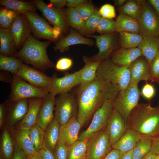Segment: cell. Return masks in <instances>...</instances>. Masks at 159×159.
<instances>
[{
  "label": "cell",
  "instance_id": "obj_40",
  "mask_svg": "<svg viewBox=\"0 0 159 159\" xmlns=\"http://www.w3.org/2000/svg\"><path fill=\"white\" fill-rule=\"evenodd\" d=\"M29 130L31 139L37 152L43 147L45 130L37 123Z\"/></svg>",
  "mask_w": 159,
  "mask_h": 159
},
{
  "label": "cell",
  "instance_id": "obj_60",
  "mask_svg": "<svg viewBox=\"0 0 159 159\" xmlns=\"http://www.w3.org/2000/svg\"><path fill=\"white\" fill-rule=\"evenodd\" d=\"M126 1V0H115L114 1V2L117 6L120 7L123 6Z\"/></svg>",
  "mask_w": 159,
  "mask_h": 159
},
{
  "label": "cell",
  "instance_id": "obj_4",
  "mask_svg": "<svg viewBox=\"0 0 159 159\" xmlns=\"http://www.w3.org/2000/svg\"><path fill=\"white\" fill-rule=\"evenodd\" d=\"M99 76L119 87L125 89L130 84V74L128 66H120L108 59L102 61L97 71Z\"/></svg>",
  "mask_w": 159,
  "mask_h": 159
},
{
  "label": "cell",
  "instance_id": "obj_17",
  "mask_svg": "<svg viewBox=\"0 0 159 159\" xmlns=\"http://www.w3.org/2000/svg\"><path fill=\"white\" fill-rule=\"evenodd\" d=\"M86 37L94 38L96 40V45L99 51L96 54L91 57L94 60L102 62L108 59L112 51L117 47L116 39L112 33Z\"/></svg>",
  "mask_w": 159,
  "mask_h": 159
},
{
  "label": "cell",
  "instance_id": "obj_39",
  "mask_svg": "<svg viewBox=\"0 0 159 159\" xmlns=\"http://www.w3.org/2000/svg\"><path fill=\"white\" fill-rule=\"evenodd\" d=\"M98 11L96 9L86 21L81 28L79 31V33L82 35H90L95 31L97 25L101 18Z\"/></svg>",
  "mask_w": 159,
  "mask_h": 159
},
{
  "label": "cell",
  "instance_id": "obj_25",
  "mask_svg": "<svg viewBox=\"0 0 159 159\" xmlns=\"http://www.w3.org/2000/svg\"><path fill=\"white\" fill-rule=\"evenodd\" d=\"M10 129L15 145L24 152L26 156L37 153L31 139L29 130L14 127Z\"/></svg>",
  "mask_w": 159,
  "mask_h": 159
},
{
  "label": "cell",
  "instance_id": "obj_28",
  "mask_svg": "<svg viewBox=\"0 0 159 159\" xmlns=\"http://www.w3.org/2000/svg\"><path fill=\"white\" fill-rule=\"evenodd\" d=\"M60 125L54 118L45 130L43 147L53 153L58 141Z\"/></svg>",
  "mask_w": 159,
  "mask_h": 159
},
{
  "label": "cell",
  "instance_id": "obj_38",
  "mask_svg": "<svg viewBox=\"0 0 159 159\" xmlns=\"http://www.w3.org/2000/svg\"><path fill=\"white\" fill-rule=\"evenodd\" d=\"M120 13L130 16L139 21L141 13L140 0H129L119 7Z\"/></svg>",
  "mask_w": 159,
  "mask_h": 159
},
{
  "label": "cell",
  "instance_id": "obj_51",
  "mask_svg": "<svg viewBox=\"0 0 159 159\" xmlns=\"http://www.w3.org/2000/svg\"><path fill=\"white\" fill-rule=\"evenodd\" d=\"M125 153L112 149L103 159H122Z\"/></svg>",
  "mask_w": 159,
  "mask_h": 159
},
{
  "label": "cell",
  "instance_id": "obj_52",
  "mask_svg": "<svg viewBox=\"0 0 159 159\" xmlns=\"http://www.w3.org/2000/svg\"><path fill=\"white\" fill-rule=\"evenodd\" d=\"M6 113V102L0 105V128L3 127L5 121Z\"/></svg>",
  "mask_w": 159,
  "mask_h": 159
},
{
  "label": "cell",
  "instance_id": "obj_59",
  "mask_svg": "<svg viewBox=\"0 0 159 159\" xmlns=\"http://www.w3.org/2000/svg\"><path fill=\"white\" fill-rule=\"evenodd\" d=\"M132 151L133 149L125 153L122 159H132Z\"/></svg>",
  "mask_w": 159,
  "mask_h": 159
},
{
  "label": "cell",
  "instance_id": "obj_62",
  "mask_svg": "<svg viewBox=\"0 0 159 159\" xmlns=\"http://www.w3.org/2000/svg\"><path fill=\"white\" fill-rule=\"evenodd\" d=\"M26 159H39L37 153L29 155L26 157Z\"/></svg>",
  "mask_w": 159,
  "mask_h": 159
},
{
  "label": "cell",
  "instance_id": "obj_32",
  "mask_svg": "<svg viewBox=\"0 0 159 159\" xmlns=\"http://www.w3.org/2000/svg\"><path fill=\"white\" fill-rule=\"evenodd\" d=\"M0 55L12 57L17 52L9 28H0Z\"/></svg>",
  "mask_w": 159,
  "mask_h": 159
},
{
  "label": "cell",
  "instance_id": "obj_37",
  "mask_svg": "<svg viewBox=\"0 0 159 159\" xmlns=\"http://www.w3.org/2000/svg\"><path fill=\"white\" fill-rule=\"evenodd\" d=\"M121 48H129L138 47L143 39L140 34L123 32L119 33Z\"/></svg>",
  "mask_w": 159,
  "mask_h": 159
},
{
  "label": "cell",
  "instance_id": "obj_46",
  "mask_svg": "<svg viewBox=\"0 0 159 159\" xmlns=\"http://www.w3.org/2000/svg\"><path fill=\"white\" fill-rule=\"evenodd\" d=\"M67 147L61 140L58 139L53 153L54 159H67Z\"/></svg>",
  "mask_w": 159,
  "mask_h": 159
},
{
  "label": "cell",
  "instance_id": "obj_30",
  "mask_svg": "<svg viewBox=\"0 0 159 159\" xmlns=\"http://www.w3.org/2000/svg\"><path fill=\"white\" fill-rule=\"evenodd\" d=\"M83 60L85 65L80 70V84L90 82L95 79L97 69L102 62L85 56L83 57Z\"/></svg>",
  "mask_w": 159,
  "mask_h": 159
},
{
  "label": "cell",
  "instance_id": "obj_2",
  "mask_svg": "<svg viewBox=\"0 0 159 159\" xmlns=\"http://www.w3.org/2000/svg\"><path fill=\"white\" fill-rule=\"evenodd\" d=\"M127 125L142 135L153 138L159 135V105L138 103L131 112Z\"/></svg>",
  "mask_w": 159,
  "mask_h": 159
},
{
  "label": "cell",
  "instance_id": "obj_61",
  "mask_svg": "<svg viewBox=\"0 0 159 159\" xmlns=\"http://www.w3.org/2000/svg\"><path fill=\"white\" fill-rule=\"evenodd\" d=\"M155 155L150 151L141 159H153Z\"/></svg>",
  "mask_w": 159,
  "mask_h": 159
},
{
  "label": "cell",
  "instance_id": "obj_18",
  "mask_svg": "<svg viewBox=\"0 0 159 159\" xmlns=\"http://www.w3.org/2000/svg\"><path fill=\"white\" fill-rule=\"evenodd\" d=\"M106 127L112 145L120 139L128 128L122 116L114 109Z\"/></svg>",
  "mask_w": 159,
  "mask_h": 159
},
{
  "label": "cell",
  "instance_id": "obj_23",
  "mask_svg": "<svg viewBox=\"0 0 159 159\" xmlns=\"http://www.w3.org/2000/svg\"><path fill=\"white\" fill-rule=\"evenodd\" d=\"M143 56L138 47L124 48H121L114 51L111 60L115 64L120 66H129L137 59Z\"/></svg>",
  "mask_w": 159,
  "mask_h": 159
},
{
  "label": "cell",
  "instance_id": "obj_10",
  "mask_svg": "<svg viewBox=\"0 0 159 159\" xmlns=\"http://www.w3.org/2000/svg\"><path fill=\"white\" fill-rule=\"evenodd\" d=\"M11 91L9 100L15 102L32 98H44L49 93L26 82L16 74H13Z\"/></svg>",
  "mask_w": 159,
  "mask_h": 159
},
{
  "label": "cell",
  "instance_id": "obj_29",
  "mask_svg": "<svg viewBox=\"0 0 159 159\" xmlns=\"http://www.w3.org/2000/svg\"><path fill=\"white\" fill-rule=\"evenodd\" d=\"M15 149L14 140L8 129L5 127L1 137L0 159H12Z\"/></svg>",
  "mask_w": 159,
  "mask_h": 159
},
{
  "label": "cell",
  "instance_id": "obj_48",
  "mask_svg": "<svg viewBox=\"0 0 159 159\" xmlns=\"http://www.w3.org/2000/svg\"><path fill=\"white\" fill-rule=\"evenodd\" d=\"M140 94L146 100H150L152 99L155 94V90L154 86L146 82L142 87Z\"/></svg>",
  "mask_w": 159,
  "mask_h": 159
},
{
  "label": "cell",
  "instance_id": "obj_54",
  "mask_svg": "<svg viewBox=\"0 0 159 159\" xmlns=\"http://www.w3.org/2000/svg\"><path fill=\"white\" fill-rule=\"evenodd\" d=\"M67 0H50L49 3L51 6L56 8L62 9L66 5Z\"/></svg>",
  "mask_w": 159,
  "mask_h": 159
},
{
  "label": "cell",
  "instance_id": "obj_58",
  "mask_svg": "<svg viewBox=\"0 0 159 159\" xmlns=\"http://www.w3.org/2000/svg\"><path fill=\"white\" fill-rule=\"evenodd\" d=\"M148 1L159 16V0H149Z\"/></svg>",
  "mask_w": 159,
  "mask_h": 159
},
{
  "label": "cell",
  "instance_id": "obj_15",
  "mask_svg": "<svg viewBox=\"0 0 159 159\" xmlns=\"http://www.w3.org/2000/svg\"><path fill=\"white\" fill-rule=\"evenodd\" d=\"M9 29L16 49L21 48L32 35L30 26L25 14H19Z\"/></svg>",
  "mask_w": 159,
  "mask_h": 159
},
{
  "label": "cell",
  "instance_id": "obj_31",
  "mask_svg": "<svg viewBox=\"0 0 159 159\" xmlns=\"http://www.w3.org/2000/svg\"><path fill=\"white\" fill-rule=\"evenodd\" d=\"M116 32L140 34L139 22L135 19L120 13L115 21Z\"/></svg>",
  "mask_w": 159,
  "mask_h": 159
},
{
  "label": "cell",
  "instance_id": "obj_63",
  "mask_svg": "<svg viewBox=\"0 0 159 159\" xmlns=\"http://www.w3.org/2000/svg\"><path fill=\"white\" fill-rule=\"evenodd\" d=\"M153 159H159V155H155Z\"/></svg>",
  "mask_w": 159,
  "mask_h": 159
},
{
  "label": "cell",
  "instance_id": "obj_34",
  "mask_svg": "<svg viewBox=\"0 0 159 159\" xmlns=\"http://www.w3.org/2000/svg\"><path fill=\"white\" fill-rule=\"evenodd\" d=\"M87 139L77 140L72 145L67 147V159H87Z\"/></svg>",
  "mask_w": 159,
  "mask_h": 159
},
{
  "label": "cell",
  "instance_id": "obj_13",
  "mask_svg": "<svg viewBox=\"0 0 159 159\" xmlns=\"http://www.w3.org/2000/svg\"><path fill=\"white\" fill-rule=\"evenodd\" d=\"M33 2L50 24L60 29L62 32H66L68 24L65 13L62 9L48 5L42 0H35Z\"/></svg>",
  "mask_w": 159,
  "mask_h": 159
},
{
  "label": "cell",
  "instance_id": "obj_35",
  "mask_svg": "<svg viewBox=\"0 0 159 159\" xmlns=\"http://www.w3.org/2000/svg\"><path fill=\"white\" fill-rule=\"evenodd\" d=\"M153 138L149 136L142 135L133 149L132 159H141L150 151Z\"/></svg>",
  "mask_w": 159,
  "mask_h": 159
},
{
  "label": "cell",
  "instance_id": "obj_5",
  "mask_svg": "<svg viewBox=\"0 0 159 159\" xmlns=\"http://www.w3.org/2000/svg\"><path fill=\"white\" fill-rule=\"evenodd\" d=\"M140 95L138 84H130L126 88L120 90L112 100L113 109L122 116L126 124L131 112L138 104Z\"/></svg>",
  "mask_w": 159,
  "mask_h": 159
},
{
  "label": "cell",
  "instance_id": "obj_8",
  "mask_svg": "<svg viewBox=\"0 0 159 159\" xmlns=\"http://www.w3.org/2000/svg\"><path fill=\"white\" fill-rule=\"evenodd\" d=\"M141 13L138 22L143 36H159V16L149 3L140 0Z\"/></svg>",
  "mask_w": 159,
  "mask_h": 159
},
{
  "label": "cell",
  "instance_id": "obj_7",
  "mask_svg": "<svg viewBox=\"0 0 159 159\" xmlns=\"http://www.w3.org/2000/svg\"><path fill=\"white\" fill-rule=\"evenodd\" d=\"M54 117L60 125L77 116L78 107L74 96L69 92L58 95L55 98Z\"/></svg>",
  "mask_w": 159,
  "mask_h": 159
},
{
  "label": "cell",
  "instance_id": "obj_16",
  "mask_svg": "<svg viewBox=\"0 0 159 159\" xmlns=\"http://www.w3.org/2000/svg\"><path fill=\"white\" fill-rule=\"evenodd\" d=\"M80 70L72 73H67L57 77L56 74L52 77L50 92L56 96L69 92L73 88L80 84Z\"/></svg>",
  "mask_w": 159,
  "mask_h": 159
},
{
  "label": "cell",
  "instance_id": "obj_53",
  "mask_svg": "<svg viewBox=\"0 0 159 159\" xmlns=\"http://www.w3.org/2000/svg\"><path fill=\"white\" fill-rule=\"evenodd\" d=\"M150 151L155 155H159V135L153 138Z\"/></svg>",
  "mask_w": 159,
  "mask_h": 159
},
{
  "label": "cell",
  "instance_id": "obj_27",
  "mask_svg": "<svg viewBox=\"0 0 159 159\" xmlns=\"http://www.w3.org/2000/svg\"><path fill=\"white\" fill-rule=\"evenodd\" d=\"M138 47L150 66L159 51V36H143V39Z\"/></svg>",
  "mask_w": 159,
  "mask_h": 159
},
{
  "label": "cell",
  "instance_id": "obj_57",
  "mask_svg": "<svg viewBox=\"0 0 159 159\" xmlns=\"http://www.w3.org/2000/svg\"><path fill=\"white\" fill-rule=\"evenodd\" d=\"M12 78L7 71H3L0 73L1 81L11 83Z\"/></svg>",
  "mask_w": 159,
  "mask_h": 159
},
{
  "label": "cell",
  "instance_id": "obj_12",
  "mask_svg": "<svg viewBox=\"0 0 159 159\" xmlns=\"http://www.w3.org/2000/svg\"><path fill=\"white\" fill-rule=\"evenodd\" d=\"M16 75L32 85L48 93L50 92L52 77L24 64Z\"/></svg>",
  "mask_w": 159,
  "mask_h": 159
},
{
  "label": "cell",
  "instance_id": "obj_6",
  "mask_svg": "<svg viewBox=\"0 0 159 159\" xmlns=\"http://www.w3.org/2000/svg\"><path fill=\"white\" fill-rule=\"evenodd\" d=\"M26 17L34 37L55 41L60 36L62 32L59 28L52 27L45 20L35 12H29Z\"/></svg>",
  "mask_w": 159,
  "mask_h": 159
},
{
  "label": "cell",
  "instance_id": "obj_19",
  "mask_svg": "<svg viewBox=\"0 0 159 159\" xmlns=\"http://www.w3.org/2000/svg\"><path fill=\"white\" fill-rule=\"evenodd\" d=\"M55 96V95L50 92L44 97L38 112L37 123L44 130L54 117L53 112Z\"/></svg>",
  "mask_w": 159,
  "mask_h": 159
},
{
  "label": "cell",
  "instance_id": "obj_33",
  "mask_svg": "<svg viewBox=\"0 0 159 159\" xmlns=\"http://www.w3.org/2000/svg\"><path fill=\"white\" fill-rule=\"evenodd\" d=\"M1 5L17 12L25 14L29 12H35L37 9L33 1L17 0H1Z\"/></svg>",
  "mask_w": 159,
  "mask_h": 159
},
{
  "label": "cell",
  "instance_id": "obj_45",
  "mask_svg": "<svg viewBox=\"0 0 159 159\" xmlns=\"http://www.w3.org/2000/svg\"><path fill=\"white\" fill-rule=\"evenodd\" d=\"M149 81L159 85V51L151 64L150 77Z\"/></svg>",
  "mask_w": 159,
  "mask_h": 159
},
{
  "label": "cell",
  "instance_id": "obj_55",
  "mask_svg": "<svg viewBox=\"0 0 159 159\" xmlns=\"http://www.w3.org/2000/svg\"><path fill=\"white\" fill-rule=\"evenodd\" d=\"M26 155L21 149L15 145V149L12 159H26Z\"/></svg>",
  "mask_w": 159,
  "mask_h": 159
},
{
  "label": "cell",
  "instance_id": "obj_50",
  "mask_svg": "<svg viewBox=\"0 0 159 159\" xmlns=\"http://www.w3.org/2000/svg\"><path fill=\"white\" fill-rule=\"evenodd\" d=\"M37 154L39 159H54L53 153L45 147L39 150Z\"/></svg>",
  "mask_w": 159,
  "mask_h": 159
},
{
  "label": "cell",
  "instance_id": "obj_26",
  "mask_svg": "<svg viewBox=\"0 0 159 159\" xmlns=\"http://www.w3.org/2000/svg\"><path fill=\"white\" fill-rule=\"evenodd\" d=\"M142 135L128 127L120 139L112 145V149L126 153L134 148Z\"/></svg>",
  "mask_w": 159,
  "mask_h": 159
},
{
  "label": "cell",
  "instance_id": "obj_11",
  "mask_svg": "<svg viewBox=\"0 0 159 159\" xmlns=\"http://www.w3.org/2000/svg\"><path fill=\"white\" fill-rule=\"evenodd\" d=\"M112 102V100L106 101L95 112L89 126L79 135L77 140L86 139L106 128L113 109Z\"/></svg>",
  "mask_w": 159,
  "mask_h": 159
},
{
  "label": "cell",
  "instance_id": "obj_1",
  "mask_svg": "<svg viewBox=\"0 0 159 159\" xmlns=\"http://www.w3.org/2000/svg\"><path fill=\"white\" fill-rule=\"evenodd\" d=\"M120 90L117 85L97 75L92 81L80 84L77 92V118L82 127L105 102L113 100Z\"/></svg>",
  "mask_w": 159,
  "mask_h": 159
},
{
  "label": "cell",
  "instance_id": "obj_14",
  "mask_svg": "<svg viewBox=\"0 0 159 159\" xmlns=\"http://www.w3.org/2000/svg\"><path fill=\"white\" fill-rule=\"evenodd\" d=\"M6 113L5 121L9 129L15 127L24 118L29 109V99L15 102L6 101Z\"/></svg>",
  "mask_w": 159,
  "mask_h": 159
},
{
  "label": "cell",
  "instance_id": "obj_42",
  "mask_svg": "<svg viewBox=\"0 0 159 159\" xmlns=\"http://www.w3.org/2000/svg\"><path fill=\"white\" fill-rule=\"evenodd\" d=\"M19 14L5 7L0 9V26L7 29L11 26Z\"/></svg>",
  "mask_w": 159,
  "mask_h": 159
},
{
  "label": "cell",
  "instance_id": "obj_20",
  "mask_svg": "<svg viewBox=\"0 0 159 159\" xmlns=\"http://www.w3.org/2000/svg\"><path fill=\"white\" fill-rule=\"evenodd\" d=\"M128 67L130 74V84H138L141 81L149 80L150 66L143 56L137 59Z\"/></svg>",
  "mask_w": 159,
  "mask_h": 159
},
{
  "label": "cell",
  "instance_id": "obj_24",
  "mask_svg": "<svg viewBox=\"0 0 159 159\" xmlns=\"http://www.w3.org/2000/svg\"><path fill=\"white\" fill-rule=\"evenodd\" d=\"M43 98L29 99V109L23 120L14 127L17 129L29 130L37 123V116Z\"/></svg>",
  "mask_w": 159,
  "mask_h": 159
},
{
  "label": "cell",
  "instance_id": "obj_43",
  "mask_svg": "<svg viewBox=\"0 0 159 159\" xmlns=\"http://www.w3.org/2000/svg\"><path fill=\"white\" fill-rule=\"evenodd\" d=\"M96 31L102 34H111L116 32L115 21L112 19L101 17Z\"/></svg>",
  "mask_w": 159,
  "mask_h": 159
},
{
  "label": "cell",
  "instance_id": "obj_9",
  "mask_svg": "<svg viewBox=\"0 0 159 159\" xmlns=\"http://www.w3.org/2000/svg\"><path fill=\"white\" fill-rule=\"evenodd\" d=\"M112 149L106 127L87 138V159H103Z\"/></svg>",
  "mask_w": 159,
  "mask_h": 159
},
{
  "label": "cell",
  "instance_id": "obj_44",
  "mask_svg": "<svg viewBox=\"0 0 159 159\" xmlns=\"http://www.w3.org/2000/svg\"><path fill=\"white\" fill-rule=\"evenodd\" d=\"M82 19L86 21L94 13L96 9L91 2H86L75 8Z\"/></svg>",
  "mask_w": 159,
  "mask_h": 159
},
{
  "label": "cell",
  "instance_id": "obj_49",
  "mask_svg": "<svg viewBox=\"0 0 159 159\" xmlns=\"http://www.w3.org/2000/svg\"><path fill=\"white\" fill-rule=\"evenodd\" d=\"M73 64L72 60L70 58L64 57L60 58L57 62L55 68L59 71H65L70 69Z\"/></svg>",
  "mask_w": 159,
  "mask_h": 159
},
{
  "label": "cell",
  "instance_id": "obj_22",
  "mask_svg": "<svg viewBox=\"0 0 159 159\" xmlns=\"http://www.w3.org/2000/svg\"><path fill=\"white\" fill-rule=\"evenodd\" d=\"M94 44L92 39L84 37L79 33L70 29L69 34L56 43L53 48L55 51L59 50L60 52L63 53L67 51L71 45L83 44L90 46Z\"/></svg>",
  "mask_w": 159,
  "mask_h": 159
},
{
  "label": "cell",
  "instance_id": "obj_21",
  "mask_svg": "<svg viewBox=\"0 0 159 159\" xmlns=\"http://www.w3.org/2000/svg\"><path fill=\"white\" fill-rule=\"evenodd\" d=\"M81 127L77 116L74 117L60 125L58 139L62 140L67 147L70 146L77 141Z\"/></svg>",
  "mask_w": 159,
  "mask_h": 159
},
{
  "label": "cell",
  "instance_id": "obj_56",
  "mask_svg": "<svg viewBox=\"0 0 159 159\" xmlns=\"http://www.w3.org/2000/svg\"><path fill=\"white\" fill-rule=\"evenodd\" d=\"M87 2V1L85 0H67L66 6L69 8H75Z\"/></svg>",
  "mask_w": 159,
  "mask_h": 159
},
{
  "label": "cell",
  "instance_id": "obj_41",
  "mask_svg": "<svg viewBox=\"0 0 159 159\" xmlns=\"http://www.w3.org/2000/svg\"><path fill=\"white\" fill-rule=\"evenodd\" d=\"M67 24L72 28L80 31L85 21L82 19L75 8H68L65 11Z\"/></svg>",
  "mask_w": 159,
  "mask_h": 159
},
{
  "label": "cell",
  "instance_id": "obj_3",
  "mask_svg": "<svg viewBox=\"0 0 159 159\" xmlns=\"http://www.w3.org/2000/svg\"><path fill=\"white\" fill-rule=\"evenodd\" d=\"M50 41L42 42L32 35L26 41L14 56L41 71L53 67L54 64L48 56L47 50Z\"/></svg>",
  "mask_w": 159,
  "mask_h": 159
},
{
  "label": "cell",
  "instance_id": "obj_47",
  "mask_svg": "<svg viewBox=\"0 0 159 159\" xmlns=\"http://www.w3.org/2000/svg\"><path fill=\"white\" fill-rule=\"evenodd\" d=\"M101 17L112 19L116 17V13L114 6L110 4H105L98 11Z\"/></svg>",
  "mask_w": 159,
  "mask_h": 159
},
{
  "label": "cell",
  "instance_id": "obj_36",
  "mask_svg": "<svg viewBox=\"0 0 159 159\" xmlns=\"http://www.w3.org/2000/svg\"><path fill=\"white\" fill-rule=\"evenodd\" d=\"M21 59L15 56L8 57L0 55V69L17 74L23 64Z\"/></svg>",
  "mask_w": 159,
  "mask_h": 159
}]
</instances>
